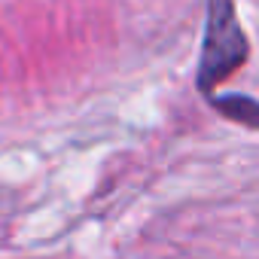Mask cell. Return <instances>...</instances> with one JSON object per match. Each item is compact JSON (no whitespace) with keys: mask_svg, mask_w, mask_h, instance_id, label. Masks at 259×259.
I'll list each match as a JSON object with an SVG mask.
<instances>
[{"mask_svg":"<svg viewBox=\"0 0 259 259\" xmlns=\"http://www.w3.org/2000/svg\"><path fill=\"white\" fill-rule=\"evenodd\" d=\"M210 101H213V107H217L223 116L259 128V101H253V98H241V95H232V98H210Z\"/></svg>","mask_w":259,"mask_h":259,"instance_id":"7a4b0ae2","label":"cell"},{"mask_svg":"<svg viewBox=\"0 0 259 259\" xmlns=\"http://www.w3.org/2000/svg\"><path fill=\"white\" fill-rule=\"evenodd\" d=\"M250 55L247 34L238 22L235 0H207V25L198 58V89L210 95Z\"/></svg>","mask_w":259,"mask_h":259,"instance_id":"6da1fadb","label":"cell"}]
</instances>
